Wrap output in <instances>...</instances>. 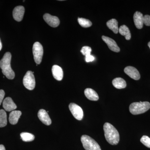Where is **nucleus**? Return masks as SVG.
<instances>
[{
  "label": "nucleus",
  "mask_w": 150,
  "mask_h": 150,
  "mask_svg": "<svg viewBox=\"0 0 150 150\" xmlns=\"http://www.w3.org/2000/svg\"><path fill=\"white\" fill-rule=\"evenodd\" d=\"M3 107L7 111H12L17 108L16 104L10 97L6 98L3 103Z\"/></svg>",
  "instance_id": "ddd939ff"
},
{
  "label": "nucleus",
  "mask_w": 150,
  "mask_h": 150,
  "mask_svg": "<svg viewBox=\"0 0 150 150\" xmlns=\"http://www.w3.org/2000/svg\"><path fill=\"white\" fill-rule=\"evenodd\" d=\"M144 24L146 26H150V16L146 15L144 16Z\"/></svg>",
  "instance_id": "a878e982"
},
{
  "label": "nucleus",
  "mask_w": 150,
  "mask_h": 150,
  "mask_svg": "<svg viewBox=\"0 0 150 150\" xmlns=\"http://www.w3.org/2000/svg\"><path fill=\"white\" fill-rule=\"evenodd\" d=\"M84 94L86 97L90 100L97 101L99 99V97L97 93L92 89H86L85 90Z\"/></svg>",
  "instance_id": "f3484780"
},
{
  "label": "nucleus",
  "mask_w": 150,
  "mask_h": 150,
  "mask_svg": "<svg viewBox=\"0 0 150 150\" xmlns=\"http://www.w3.org/2000/svg\"><path fill=\"white\" fill-rule=\"evenodd\" d=\"M150 108V103L147 101L134 102L129 106V110L133 115H138L146 112Z\"/></svg>",
  "instance_id": "7ed1b4c3"
},
{
  "label": "nucleus",
  "mask_w": 150,
  "mask_h": 150,
  "mask_svg": "<svg viewBox=\"0 0 150 150\" xmlns=\"http://www.w3.org/2000/svg\"><path fill=\"white\" fill-rule=\"evenodd\" d=\"M124 71L126 74L135 80H138L141 77L139 72L135 67L129 66L126 67Z\"/></svg>",
  "instance_id": "1a4fd4ad"
},
{
  "label": "nucleus",
  "mask_w": 150,
  "mask_h": 150,
  "mask_svg": "<svg viewBox=\"0 0 150 150\" xmlns=\"http://www.w3.org/2000/svg\"><path fill=\"white\" fill-rule=\"evenodd\" d=\"M78 21L79 24L82 27L85 28L91 27L92 24L90 21L87 19L82 18H79Z\"/></svg>",
  "instance_id": "5701e85b"
},
{
  "label": "nucleus",
  "mask_w": 150,
  "mask_h": 150,
  "mask_svg": "<svg viewBox=\"0 0 150 150\" xmlns=\"http://www.w3.org/2000/svg\"><path fill=\"white\" fill-rule=\"evenodd\" d=\"M38 116L39 120L47 126H49L51 123V120L48 112L44 109H40L38 113Z\"/></svg>",
  "instance_id": "f8f14e48"
},
{
  "label": "nucleus",
  "mask_w": 150,
  "mask_h": 150,
  "mask_svg": "<svg viewBox=\"0 0 150 150\" xmlns=\"http://www.w3.org/2000/svg\"><path fill=\"white\" fill-rule=\"evenodd\" d=\"M113 86L117 89L124 88L126 87V81L121 78H116L112 81Z\"/></svg>",
  "instance_id": "a211bd4d"
},
{
  "label": "nucleus",
  "mask_w": 150,
  "mask_h": 150,
  "mask_svg": "<svg viewBox=\"0 0 150 150\" xmlns=\"http://www.w3.org/2000/svg\"><path fill=\"white\" fill-rule=\"evenodd\" d=\"M2 48V44L1 42V39H0V51L1 50Z\"/></svg>",
  "instance_id": "c756f323"
},
{
  "label": "nucleus",
  "mask_w": 150,
  "mask_h": 150,
  "mask_svg": "<svg viewBox=\"0 0 150 150\" xmlns=\"http://www.w3.org/2000/svg\"><path fill=\"white\" fill-rule=\"evenodd\" d=\"M22 140L25 142H30L33 141L35 137L33 134L27 132H23L20 134Z\"/></svg>",
  "instance_id": "412c9836"
},
{
  "label": "nucleus",
  "mask_w": 150,
  "mask_h": 150,
  "mask_svg": "<svg viewBox=\"0 0 150 150\" xmlns=\"http://www.w3.org/2000/svg\"><path fill=\"white\" fill-rule=\"evenodd\" d=\"M23 84L24 86L29 90H33L35 88V81L33 72L28 71L23 79Z\"/></svg>",
  "instance_id": "423d86ee"
},
{
  "label": "nucleus",
  "mask_w": 150,
  "mask_h": 150,
  "mask_svg": "<svg viewBox=\"0 0 150 150\" xmlns=\"http://www.w3.org/2000/svg\"><path fill=\"white\" fill-rule=\"evenodd\" d=\"M33 54L34 61L37 64H39L42 61L43 54V47L39 42H36L33 47Z\"/></svg>",
  "instance_id": "39448f33"
},
{
  "label": "nucleus",
  "mask_w": 150,
  "mask_h": 150,
  "mask_svg": "<svg viewBox=\"0 0 150 150\" xmlns=\"http://www.w3.org/2000/svg\"><path fill=\"white\" fill-rule=\"evenodd\" d=\"M11 54L10 52H6L0 61V67L4 75L7 79L12 80L14 78L15 74L11 67Z\"/></svg>",
  "instance_id": "f03ea898"
},
{
  "label": "nucleus",
  "mask_w": 150,
  "mask_h": 150,
  "mask_svg": "<svg viewBox=\"0 0 150 150\" xmlns=\"http://www.w3.org/2000/svg\"><path fill=\"white\" fill-rule=\"evenodd\" d=\"M81 142L86 150H101L97 142L87 135L82 136Z\"/></svg>",
  "instance_id": "20e7f679"
},
{
  "label": "nucleus",
  "mask_w": 150,
  "mask_h": 150,
  "mask_svg": "<svg viewBox=\"0 0 150 150\" xmlns=\"http://www.w3.org/2000/svg\"><path fill=\"white\" fill-rule=\"evenodd\" d=\"M103 40L107 44L110 50L115 52H119L120 51L119 47L117 45L115 40L107 36H102Z\"/></svg>",
  "instance_id": "9d476101"
},
{
  "label": "nucleus",
  "mask_w": 150,
  "mask_h": 150,
  "mask_svg": "<svg viewBox=\"0 0 150 150\" xmlns=\"http://www.w3.org/2000/svg\"><path fill=\"white\" fill-rule=\"evenodd\" d=\"M43 19L50 26L55 28L59 26L60 20L57 16H53L48 13H46L43 15Z\"/></svg>",
  "instance_id": "6e6552de"
},
{
  "label": "nucleus",
  "mask_w": 150,
  "mask_h": 150,
  "mask_svg": "<svg viewBox=\"0 0 150 150\" xmlns=\"http://www.w3.org/2000/svg\"><path fill=\"white\" fill-rule=\"evenodd\" d=\"M105 137L106 141L112 145H116L119 143L120 137L117 129L110 123H105L103 126Z\"/></svg>",
  "instance_id": "f257e3e1"
},
{
  "label": "nucleus",
  "mask_w": 150,
  "mask_h": 150,
  "mask_svg": "<svg viewBox=\"0 0 150 150\" xmlns=\"http://www.w3.org/2000/svg\"><path fill=\"white\" fill-rule=\"evenodd\" d=\"M0 150H6L4 146L3 145H0Z\"/></svg>",
  "instance_id": "c85d7f7f"
},
{
  "label": "nucleus",
  "mask_w": 150,
  "mask_h": 150,
  "mask_svg": "<svg viewBox=\"0 0 150 150\" xmlns=\"http://www.w3.org/2000/svg\"><path fill=\"white\" fill-rule=\"evenodd\" d=\"M118 32L120 34L125 36L126 40H130L131 38V34L129 28L126 25H122L120 26L118 29Z\"/></svg>",
  "instance_id": "aec40b11"
},
{
  "label": "nucleus",
  "mask_w": 150,
  "mask_h": 150,
  "mask_svg": "<svg viewBox=\"0 0 150 150\" xmlns=\"http://www.w3.org/2000/svg\"><path fill=\"white\" fill-rule=\"evenodd\" d=\"M107 27L113 31L115 33H118V22L116 19H111L106 23Z\"/></svg>",
  "instance_id": "6ab92c4d"
},
{
  "label": "nucleus",
  "mask_w": 150,
  "mask_h": 150,
  "mask_svg": "<svg viewBox=\"0 0 150 150\" xmlns=\"http://www.w3.org/2000/svg\"><path fill=\"white\" fill-rule=\"evenodd\" d=\"M22 112L19 110H13L11 112L9 117L10 123L12 125H15L17 123L19 118L21 116Z\"/></svg>",
  "instance_id": "dca6fc26"
},
{
  "label": "nucleus",
  "mask_w": 150,
  "mask_h": 150,
  "mask_svg": "<svg viewBox=\"0 0 150 150\" xmlns=\"http://www.w3.org/2000/svg\"><path fill=\"white\" fill-rule=\"evenodd\" d=\"M91 48L89 46H85L82 47L81 50V53L84 56H86L87 55H90L91 52Z\"/></svg>",
  "instance_id": "393cba45"
},
{
  "label": "nucleus",
  "mask_w": 150,
  "mask_h": 150,
  "mask_svg": "<svg viewBox=\"0 0 150 150\" xmlns=\"http://www.w3.org/2000/svg\"><path fill=\"white\" fill-rule=\"evenodd\" d=\"M141 142L147 147L150 148V138L146 136H143L141 139Z\"/></svg>",
  "instance_id": "b1692460"
},
{
  "label": "nucleus",
  "mask_w": 150,
  "mask_h": 150,
  "mask_svg": "<svg viewBox=\"0 0 150 150\" xmlns=\"http://www.w3.org/2000/svg\"><path fill=\"white\" fill-rule=\"evenodd\" d=\"M7 123V114L4 110H0V127H4L6 126Z\"/></svg>",
  "instance_id": "4be33fe9"
},
{
  "label": "nucleus",
  "mask_w": 150,
  "mask_h": 150,
  "mask_svg": "<svg viewBox=\"0 0 150 150\" xmlns=\"http://www.w3.org/2000/svg\"><path fill=\"white\" fill-rule=\"evenodd\" d=\"M5 94V93L4 91L3 90H0V105L2 102L3 99L4 97Z\"/></svg>",
  "instance_id": "cd10ccee"
},
{
  "label": "nucleus",
  "mask_w": 150,
  "mask_h": 150,
  "mask_svg": "<svg viewBox=\"0 0 150 150\" xmlns=\"http://www.w3.org/2000/svg\"><path fill=\"white\" fill-rule=\"evenodd\" d=\"M25 13L24 7L23 6L16 7L13 11V16L17 21L20 22L22 20Z\"/></svg>",
  "instance_id": "9b49d317"
},
{
  "label": "nucleus",
  "mask_w": 150,
  "mask_h": 150,
  "mask_svg": "<svg viewBox=\"0 0 150 150\" xmlns=\"http://www.w3.org/2000/svg\"><path fill=\"white\" fill-rule=\"evenodd\" d=\"M94 59L95 57L91 54L86 56L85 60L86 62H93Z\"/></svg>",
  "instance_id": "bb28decb"
},
{
  "label": "nucleus",
  "mask_w": 150,
  "mask_h": 150,
  "mask_svg": "<svg viewBox=\"0 0 150 150\" xmlns=\"http://www.w3.org/2000/svg\"><path fill=\"white\" fill-rule=\"evenodd\" d=\"M134 23L138 29L142 28L144 24V16L143 14L139 11H137L134 16Z\"/></svg>",
  "instance_id": "4468645a"
},
{
  "label": "nucleus",
  "mask_w": 150,
  "mask_h": 150,
  "mask_svg": "<svg viewBox=\"0 0 150 150\" xmlns=\"http://www.w3.org/2000/svg\"><path fill=\"white\" fill-rule=\"evenodd\" d=\"M52 72L53 76L57 81H62L64 76L63 69L58 65H54L52 68Z\"/></svg>",
  "instance_id": "2eb2a0df"
},
{
  "label": "nucleus",
  "mask_w": 150,
  "mask_h": 150,
  "mask_svg": "<svg viewBox=\"0 0 150 150\" xmlns=\"http://www.w3.org/2000/svg\"><path fill=\"white\" fill-rule=\"evenodd\" d=\"M69 108L73 116L77 120H81L83 117V110L80 106L74 103H71Z\"/></svg>",
  "instance_id": "0eeeda50"
},
{
  "label": "nucleus",
  "mask_w": 150,
  "mask_h": 150,
  "mask_svg": "<svg viewBox=\"0 0 150 150\" xmlns=\"http://www.w3.org/2000/svg\"><path fill=\"white\" fill-rule=\"evenodd\" d=\"M148 46H149V48H150V41L149 43H148Z\"/></svg>",
  "instance_id": "7c9ffc66"
}]
</instances>
